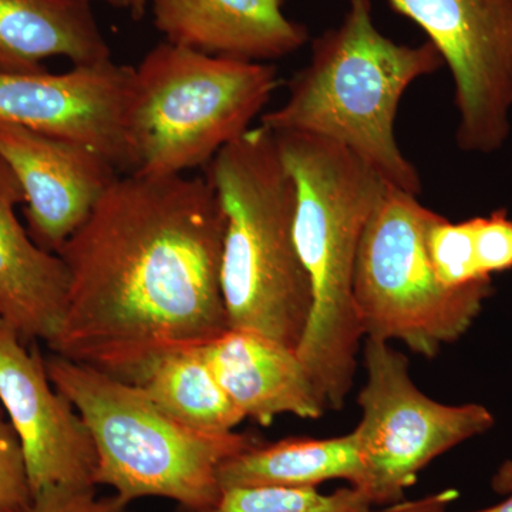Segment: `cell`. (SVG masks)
I'll return each mask as SVG.
<instances>
[{"instance_id":"cell-1","label":"cell","mask_w":512,"mask_h":512,"mask_svg":"<svg viewBox=\"0 0 512 512\" xmlns=\"http://www.w3.org/2000/svg\"><path fill=\"white\" fill-rule=\"evenodd\" d=\"M224 234L207 177L120 175L57 254L70 285L50 352L137 384L164 353L217 339Z\"/></svg>"},{"instance_id":"cell-2","label":"cell","mask_w":512,"mask_h":512,"mask_svg":"<svg viewBox=\"0 0 512 512\" xmlns=\"http://www.w3.org/2000/svg\"><path fill=\"white\" fill-rule=\"evenodd\" d=\"M443 66L429 40L412 46L383 35L372 0H348L342 22L313 40L311 60L289 82L284 106L262 114L259 124L333 141L387 184L420 195L419 170L404 156L394 126L409 87Z\"/></svg>"},{"instance_id":"cell-3","label":"cell","mask_w":512,"mask_h":512,"mask_svg":"<svg viewBox=\"0 0 512 512\" xmlns=\"http://www.w3.org/2000/svg\"><path fill=\"white\" fill-rule=\"evenodd\" d=\"M274 134L295 185V239L313 293L311 319L296 353L328 407L342 410L365 339L353 299L357 248L387 183L333 141Z\"/></svg>"},{"instance_id":"cell-4","label":"cell","mask_w":512,"mask_h":512,"mask_svg":"<svg viewBox=\"0 0 512 512\" xmlns=\"http://www.w3.org/2000/svg\"><path fill=\"white\" fill-rule=\"evenodd\" d=\"M205 177L225 215L220 278L228 329L298 349L313 293L296 245L295 185L275 134L262 124L249 128L212 158Z\"/></svg>"},{"instance_id":"cell-5","label":"cell","mask_w":512,"mask_h":512,"mask_svg":"<svg viewBox=\"0 0 512 512\" xmlns=\"http://www.w3.org/2000/svg\"><path fill=\"white\" fill-rule=\"evenodd\" d=\"M53 386L72 402L92 434L94 483L113 488L126 503L146 497L202 512L221 495L218 473L228 458L258 443L235 431L208 434L164 413L134 384L50 352Z\"/></svg>"},{"instance_id":"cell-6","label":"cell","mask_w":512,"mask_h":512,"mask_svg":"<svg viewBox=\"0 0 512 512\" xmlns=\"http://www.w3.org/2000/svg\"><path fill=\"white\" fill-rule=\"evenodd\" d=\"M271 63L160 43L134 67L128 106L133 173L184 175L244 136L279 87Z\"/></svg>"},{"instance_id":"cell-7","label":"cell","mask_w":512,"mask_h":512,"mask_svg":"<svg viewBox=\"0 0 512 512\" xmlns=\"http://www.w3.org/2000/svg\"><path fill=\"white\" fill-rule=\"evenodd\" d=\"M437 212L386 184L357 248L353 299L365 339L399 340L433 359L463 338L494 292L493 279L460 289L437 281L426 235Z\"/></svg>"},{"instance_id":"cell-8","label":"cell","mask_w":512,"mask_h":512,"mask_svg":"<svg viewBox=\"0 0 512 512\" xmlns=\"http://www.w3.org/2000/svg\"><path fill=\"white\" fill-rule=\"evenodd\" d=\"M366 383L357 404L362 419L355 433L363 463L360 490L373 505L404 500V491L431 461L493 429L483 404L451 406L421 392L409 360L389 342L365 339Z\"/></svg>"},{"instance_id":"cell-9","label":"cell","mask_w":512,"mask_h":512,"mask_svg":"<svg viewBox=\"0 0 512 512\" xmlns=\"http://www.w3.org/2000/svg\"><path fill=\"white\" fill-rule=\"evenodd\" d=\"M417 26L454 84L456 143L493 154L507 143L512 114V0H386Z\"/></svg>"},{"instance_id":"cell-10","label":"cell","mask_w":512,"mask_h":512,"mask_svg":"<svg viewBox=\"0 0 512 512\" xmlns=\"http://www.w3.org/2000/svg\"><path fill=\"white\" fill-rule=\"evenodd\" d=\"M0 402L22 446L33 503L57 490L96 488L92 434L53 386L45 356L0 319Z\"/></svg>"},{"instance_id":"cell-11","label":"cell","mask_w":512,"mask_h":512,"mask_svg":"<svg viewBox=\"0 0 512 512\" xmlns=\"http://www.w3.org/2000/svg\"><path fill=\"white\" fill-rule=\"evenodd\" d=\"M134 67L113 59L66 73L0 74V121L74 141L133 173L128 106Z\"/></svg>"},{"instance_id":"cell-12","label":"cell","mask_w":512,"mask_h":512,"mask_svg":"<svg viewBox=\"0 0 512 512\" xmlns=\"http://www.w3.org/2000/svg\"><path fill=\"white\" fill-rule=\"evenodd\" d=\"M0 160L25 194L28 232L59 254L121 173L92 148L0 121Z\"/></svg>"},{"instance_id":"cell-13","label":"cell","mask_w":512,"mask_h":512,"mask_svg":"<svg viewBox=\"0 0 512 512\" xmlns=\"http://www.w3.org/2000/svg\"><path fill=\"white\" fill-rule=\"evenodd\" d=\"M165 40L212 56L269 63L298 52L308 29L285 0H148Z\"/></svg>"},{"instance_id":"cell-14","label":"cell","mask_w":512,"mask_h":512,"mask_svg":"<svg viewBox=\"0 0 512 512\" xmlns=\"http://www.w3.org/2000/svg\"><path fill=\"white\" fill-rule=\"evenodd\" d=\"M202 353L245 419L269 426L281 414L316 420L328 409L296 350L278 340L228 329Z\"/></svg>"},{"instance_id":"cell-15","label":"cell","mask_w":512,"mask_h":512,"mask_svg":"<svg viewBox=\"0 0 512 512\" xmlns=\"http://www.w3.org/2000/svg\"><path fill=\"white\" fill-rule=\"evenodd\" d=\"M25 194L0 160V319L25 343L49 345L59 333L69 296L70 276L63 259L40 248L22 227L15 208Z\"/></svg>"},{"instance_id":"cell-16","label":"cell","mask_w":512,"mask_h":512,"mask_svg":"<svg viewBox=\"0 0 512 512\" xmlns=\"http://www.w3.org/2000/svg\"><path fill=\"white\" fill-rule=\"evenodd\" d=\"M111 59L86 0H0V74L46 72L43 62Z\"/></svg>"},{"instance_id":"cell-17","label":"cell","mask_w":512,"mask_h":512,"mask_svg":"<svg viewBox=\"0 0 512 512\" xmlns=\"http://www.w3.org/2000/svg\"><path fill=\"white\" fill-rule=\"evenodd\" d=\"M222 490L234 487L318 488L332 480L359 487L363 463L355 430L333 439H285L247 448L220 467Z\"/></svg>"},{"instance_id":"cell-18","label":"cell","mask_w":512,"mask_h":512,"mask_svg":"<svg viewBox=\"0 0 512 512\" xmlns=\"http://www.w3.org/2000/svg\"><path fill=\"white\" fill-rule=\"evenodd\" d=\"M134 386L168 416L202 433H231L245 420L212 372L202 346L157 357Z\"/></svg>"},{"instance_id":"cell-19","label":"cell","mask_w":512,"mask_h":512,"mask_svg":"<svg viewBox=\"0 0 512 512\" xmlns=\"http://www.w3.org/2000/svg\"><path fill=\"white\" fill-rule=\"evenodd\" d=\"M372 500L360 488L322 494L318 488L234 487L221 491L217 503L202 512H370Z\"/></svg>"},{"instance_id":"cell-20","label":"cell","mask_w":512,"mask_h":512,"mask_svg":"<svg viewBox=\"0 0 512 512\" xmlns=\"http://www.w3.org/2000/svg\"><path fill=\"white\" fill-rule=\"evenodd\" d=\"M427 254L437 281L444 288L460 289L485 281L474 254L473 220L451 222L439 214L426 235Z\"/></svg>"},{"instance_id":"cell-21","label":"cell","mask_w":512,"mask_h":512,"mask_svg":"<svg viewBox=\"0 0 512 512\" xmlns=\"http://www.w3.org/2000/svg\"><path fill=\"white\" fill-rule=\"evenodd\" d=\"M32 508L22 446L12 424L0 417V512H29Z\"/></svg>"},{"instance_id":"cell-22","label":"cell","mask_w":512,"mask_h":512,"mask_svg":"<svg viewBox=\"0 0 512 512\" xmlns=\"http://www.w3.org/2000/svg\"><path fill=\"white\" fill-rule=\"evenodd\" d=\"M474 232V254L478 272L483 278L512 269V220L505 210L487 217L471 218Z\"/></svg>"},{"instance_id":"cell-23","label":"cell","mask_w":512,"mask_h":512,"mask_svg":"<svg viewBox=\"0 0 512 512\" xmlns=\"http://www.w3.org/2000/svg\"><path fill=\"white\" fill-rule=\"evenodd\" d=\"M116 494L97 497L96 488L57 490L36 498L35 512H134Z\"/></svg>"},{"instance_id":"cell-24","label":"cell","mask_w":512,"mask_h":512,"mask_svg":"<svg viewBox=\"0 0 512 512\" xmlns=\"http://www.w3.org/2000/svg\"><path fill=\"white\" fill-rule=\"evenodd\" d=\"M458 497L456 490H444L440 493L426 495L413 501H399L386 505L383 510L370 512H448V507Z\"/></svg>"},{"instance_id":"cell-25","label":"cell","mask_w":512,"mask_h":512,"mask_svg":"<svg viewBox=\"0 0 512 512\" xmlns=\"http://www.w3.org/2000/svg\"><path fill=\"white\" fill-rule=\"evenodd\" d=\"M491 488L495 493L504 495L505 500L493 505V507L484 508V510L474 512H512V461L507 460L498 467L493 478H491Z\"/></svg>"},{"instance_id":"cell-26","label":"cell","mask_w":512,"mask_h":512,"mask_svg":"<svg viewBox=\"0 0 512 512\" xmlns=\"http://www.w3.org/2000/svg\"><path fill=\"white\" fill-rule=\"evenodd\" d=\"M148 0H128V10L131 18L141 20L146 15Z\"/></svg>"},{"instance_id":"cell-27","label":"cell","mask_w":512,"mask_h":512,"mask_svg":"<svg viewBox=\"0 0 512 512\" xmlns=\"http://www.w3.org/2000/svg\"><path fill=\"white\" fill-rule=\"evenodd\" d=\"M86 2H93V0H86ZM99 2L107 3V5L114 6V8L128 10V0H99Z\"/></svg>"},{"instance_id":"cell-28","label":"cell","mask_w":512,"mask_h":512,"mask_svg":"<svg viewBox=\"0 0 512 512\" xmlns=\"http://www.w3.org/2000/svg\"><path fill=\"white\" fill-rule=\"evenodd\" d=\"M29 512H35V511H33V508H32V511H29Z\"/></svg>"}]
</instances>
